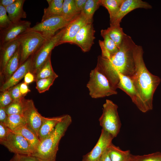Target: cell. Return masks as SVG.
I'll return each mask as SVG.
<instances>
[{
  "instance_id": "6da1fadb",
  "label": "cell",
  "mask_w": 161,
  "mask_h": 161,
  "mask_svg": "<svg viewBox=\"0 0 161 161\" xmlns=\"http://www.w3.org/2000/svg\"><path fill=\"white\" fill-rule=\"evenodd\" d=\"M136 44L131 38L125 34L118 51L109 58L98 57L96 68L107 78L115 88L119 81L120 73L131 77L135 70L133 52Z\"/></svg>"
},
{
  "instance_id": "7a4b0ae2",
  "label": "cell",
  "mask_w": 161,
  "mask_h": 161,
  "mask_svg": "<svg viewBox=\"0 0 161 161\" xmlns=\"http://www.w3.org/2000/svg\"><path fill=\"white\" fill-rule=\"evenodd\" d=\"M143 54L142 47L137 45L133 52L135 70L130 78L141 100L142 112L145 113L153 109L154 95L161 80L147 69L143 60Z\"/></svg>"
},
{
  "instance_id": "3957f363",
  "label": "cell",
  "mask_w": 161,
  "mask_h": 161,
  "mask_svg": "<svg viewBox=\"0 0 161 161\" xmlns=\"http://www.w3.org/2000/svg\"><path fill=\"white\" fill-rule=\"evenodd\" d=\"M72 122L71 117L66 114L63 119L56 126L52 132L41 141L32 155L40 161H56L60 140L64 135Z\"/></svg>"
},
{
  "instance_id": "277c9868",
  "label": "cell",
  "mask_w": 161,
  "mask_h": 161,
  "mask_svg": "<svg viewBox=\"0 0 161 161\" xmlns=\"http://www.w3.org/2000/svg\"><path fill=\"white\" fill-rule=\"evenodd\" d=\"M89 76L86 86L92 98H97L117 94V89L96 67L91 70Z\"/></svg>"
},
{
  "instance_id": "5b68a950",
  "label": "cell",
  "mask_w": 161,
  "mask_h": 161,
  "mask_svg": "<svg viewBox=\"0 0 161 161\" xmlns=\"http://www.w3.org/2000/svg\"><path fill=\"white\" fill-rule=\"evenodd\" d=\"M117 106L109 100H106L103 105L102 114L99 118L102 129L108 132L114 138L119 134L121 123L118 115Z\"/></svg>"
},
{
  "instance_id": "8992f818",
  "label": "cell",
  "mask_w": 161,
  "mask_h": 161,
  "mask_svg": "<svg viewBox=\"0 0 161 161\" xmlns=\"http://www.w3.org/2000/svg\"><path fill=\"white\" fill-rule=\"evenodd\" d=\"M64 28L52 37L47 39L31 57L30 72L35 76L39 70L51 57L52 50L59 43L63 35Z\"/></svg>"
},
{
  "instance_id": "52a82bcc",
  "label": "cell",
  "mask_w": 161,
  "mask_h": 161,
  "mask_svg": "<svg viewBox=\"0 0 161 161\" xmlns=\"http://www.w3.org/2000/svg\"><path fill=\"white\" fill-rule=\"evenodd\" d=\"M50 38L35 31H29L18 38L21 52L20 65L32 55Z\"/></svg>"
},
{
  "instance_id": "ba28073f",
  "label": "cell",
  "mask_w": 161,
  "mask_h": 161,
  "mask_svg": "<svg viewBox=\"0 0 161 161\" xmlns=\"http://www.w3.org/2000/svg\"><path fill=\"white\" fill-rule=\"evenodd\" d=\"M0 144L14 154L32 155L33 151L27 140L21 134L11 131Z\"/></svg>"
},
{
  "instance_id": "9c48e42d",
  "label": "cell",
  "mask_w": 161,
  "mask_h": 161,
  "mask_svg": "<svg viewBox=\"0 0 161 161\" xmlns=\"http://www.w3.org/2000/svg\"><path fill=\"white\" fill-rule=\"evenodd\" d=\"M69 22L62 16H53L41 21L28 30L37 31L51 38L58 30L66 27Z\"/></svg>"
},
{
  "instance_id": "30bf717a",
  "label": "cell",
  "mask_w": 161,
  "mask_h": 161,
  "mask_svg": "<svg viewBox=\"0 0 161 161\" xmlns=\"http://www.w3.org/2000/svg\"><path fill=\"white\" fill-rule=\"evenodd\" d=\"M23 106V115L27 126L38 137V132L42 123L43 116L38 112L32 100L21 99Z\"/></svg>"
},
{
  "instance_id": "8fae6325",
  "label": "cell",
  "mask_w": 161,
  "mask_h": 161,
  "mask_svg": "<svg viewBox=\"0 0 161 161\" xmlns=\"http://www.w3.org/2000/svg\"><path fill=\"white\" fill-rule=\"evenodd\" d=\"M31 24L29 21L21 20L12 23L6 28L0 30V46L18 38L30 29Z\"/></svg>"
},
{
  "instance_id": "7c38bea8",
  "label": "cell",
  "mask_w": 161,
  "mask_h": 161,
  "mask_svg": "<svg viewBox=\"0 0 161 161\" xmlns=\"http://www.w3.org/2000/svg\"><path fill=\"white\" fill-rule=\"evenodd\" d=\"M114 138L111 134L102 129L96 144L91 151L83 156L81 161H98L102 154L112 143Z\"/></svg>"
},
{
  "instance_id": "4fadbf2b",
  "label": "cell",
  "mask_w": 161,
  "mask_h": 161,
  "mask_svg": "<svg viewBox=\"0 0 161 161\" xmlns=\"http://www.w3.org/2000/svg\"><path fill=\"white\" fill-rule=\"evenodd\" d=\"M92 23L81 13L75 17L64 28L59 45L69 43L72 44L76 35L86 24Z\"/></svg>"
},
{
  "instance_id": "5bb4252c",
  "label": "cell",
  "mask_w": 161,
  "mask_h": 161,
  "mask_svg": "<svg viewBox=\"0 0 161 161\" xmlns=\"http://www.w3.org/2000/svg\"><path fill=\"white\" fill-rule=\"evenodd\" d=\"M95 32L92 23H88L80 30L72 44L78 46L84 52H88L94 43Z\"/></svg>"
},
{
  "instance_id": "9a60e30c",
  "label": "cell",
  "mask_w": 161,
  "mask_h": 161,
  "mask_svg": "<svg viewBox=\"0 0 161 161\" xmlns=\"http://www.w3.org/2000/svg\"><path fill=\"white\" fill-rule=\"evenodd\" d=\"M151 6L141 0H123L120 10L114 19L110 22V25H120L123 18L128 13L137 8L150 9Z\"/></svg>"
},
{
  "instance_id": "2e32d148",
  "label": "cell",
  "mask_w": 161,
  "mask_h": 161,
  "mask_svg": "<svg viewBox=\"0 0 161 161\" xmlns=\"http://www.w3.org/2000/svg\"><path fill=\"white\" fill-rule=\"evenodd\" d=\"M119 81L117 85L118 88L124 92L131 99L132 102L141 112L142 107L141 100L137 94L133 81L130 77L120 73L118 74Z\"/></svg>"
},
{
  "instance_id": "e0dca14e",
  "label": "cell",
  "mask_w": 161,
  "mask_h": 161,
  "mask_svg": "<svg viewBox=\"0 0 161 161\" xmlns=\"http://www.w3.org/2000/svg\"><path fill=\"white\" fill-rule=\"evenodd\" d=\"M31 66V57H29L8 79L5 80L0 87L1 92L8 90L18 84L24 78L26 74L30 71Z\"/></svg>"
},
{
  "instance_id": "ac0fdd59",
  "label": "cell",
  "mask_w": 161,
  "mask_h": 161,
  "mask_svg": "<svg viewBox=\"0 0 161 161\" xmlns=\"http://www.w3.org/2000/svg\"><path fill=\"white\" fill-rule=\"evenodd\" d=\"M19 47L18 38L0 46V65L1 72Z\"/></svg>"
},
{
  "instance_id": "d6986e66",
  "label": "cell",
  "mask_w": 161,
  "mask_h": 161,
  "mask_svg": "<svg viewBox=\"0 0 161 161\" xmlns=\"http://www.w3.org/2000/svg\"><path fill=\"white\" fill-rule=\"evenodd\" d=\"M65 116L66 115H64L52 117H43L38 132V138L41 141L52 132L56 126L63 119Z\"/></svg>"
},
{
  "instance_id": "ffe728a7",
  "label": "cell",
  "mask_w": 161,
  "mask_h": 161,
  "mask_svg": "<svg viewBox=\"0 0 161 161\" xmlns=\"http://www.w3.org/2000/svg\"><path fill=\"white\" fill-rule=\"evenodd\" d=\"M103 41L99 40V43L101 50L102 57L108 59L115 54L118 50L119 48L114 42L104 31L102 30L100 31Z\"/></svg>"
},
{
  "instance_id": "44dd1931",
  "label": "cell",
  "mask_w": 161,
  "mask_h": 161,
  "mask_svg": "<svg viewBox=\"0 0 161 161\" xmlns=\"http://www.w3.org/2000/svg\"><path fill=\"white\" fill-rule=\"evenodd\" d=\"M25 1V0H17L11 5L5 7L9 17L13 23L26 18L27 14L23 8Z\"/></svg>"
},
{
  "instance_id": "7402d4cb",
  "label": "cell",
  "mask_w": 161,
  "mask_h": 161,
  "mask_svg": "<svg viewBox=\"0 0 161 161\" xmlns=\"http://www.w3.org/2000/svg\"><path fill=\"white\" fill-rule=\"evenodd\" d=\"M48 6L44 9V14L41 21L48 18L57 16H62L64 0H47Z\"/></svg>"
},
{
  "instance_id": "603a6c76",
  "label": "cell",
  "mask_w": 161,
  "mask_h": 161,
  "mask_svg": "<svg viewBox=\"0 0 161 161\" xmlns=\"http://www.w3.org/2000/svg\"><path fill=\"white\" fill-rule=\"evenodd\" d=\"M21 54V49L19 47L1 72L6 80L10 78L20 66Z\"/></svg>"
},
{
  "instance_id": "cb8c5ba5",
  "label": "cell",
  "mask_w": 161,
  "mask_h": 161,
  "mask_svg": "<svg viewBox=\"0 0 161 161\" xmlns=\"http://www.w3.org/2000/svg\"><path fill=\"white\" fill-rule=\"evenodd\" d=\"M14 132L21 134L27 140L34 153L41 142L39 138L34 132L27 125L19 127Z\"/></svg>"
},
{
  "instance_id": "d4e9b609",
  "label": "cell",
  "mask_w": 161,
  "mask_h": 161,
  "mask_svg": "<svg viewBox=\"0 0 161 161\" xmlns=\"http://www.w3.org/2000/svg\"><path fill=\"white\" fill-rule=\"evenodd\" d=\"M107 149L112 161H130L131 155L130 150H123L112 143Z\"/></svg>"
},
{
  "instance_id": "484cf974",
  "label": "cell",
  "mask_w": 161,
  "mask_h": 161,
  "mask_svg": "<svg viewBox=\"0 0 161 161\" xmlns=\"http://www.w3.org/2000/svg\"><path fill=\"white\" fill-rule=\"evenodd\" d=\"M104 30L119 48L125 34L120 25H110Z\"/></svg>"
},
{
  "instance_id": "4316f807",
  "label": "cell",
  "mask_w": 161,
  "mask_h": 161,
  "mask_svg": "<svg viewBox=\"0 0 161 161\" xmlns=\"http://www.w3.org/2000/svg\"><path fill=\"white\" fill-rule=\"evenodd\" d=\"M4 123L13 132L19 127L27 125L23 115L18 114L7 115Z\"/></svg>"
},
{
  "instance_id": "83f0119b",
  "label": "cell",
  "mask_w": 161,
  "mask_h": 161,
  "mask_svg": "<svg viewBox=\"0 0 161 161\" xmlns=\"http://www.w3.org/2000/svg\"><path fill=\"white\" fill-rule=\"evenodd\" d=\"M80 14L77 10L75 0H64L62 16L66 20L70 22Z\"/></svg>"
},
{
  "instance_id": "f1b7e54d",
  "label": "cell",
  "mask_w": 161,
  "mask_h": 161,
  "mask_svg": "<svg viewBox=\"0 0 161 161\" xmlns=\"http://www.w3.org/2000/svg\"><path fill=\"white\" fill-rule=\"evenodd\" d=\"M123 0H101V5L105 7L109 15L110 22L118 13Z\"/></svg>"
},
{
  "instance_id": "f546056e",
  "label": "cell",
  "mask_w": 161,
  "mask_h": 161,
  "mask_svg": "<svg viewBox=\"0 0 161 161\" xmlns=\"http://www.w3.org/2000/svg\"><path fill=\"white\" fill-rule=\"evenodd\" d=\"M58 75L54 71L50 57L45 64L40 68L35 75V81L43 78Z\"/></svg>"
},
{
  "instance_id": "4dcf8cb0",
  "label": "cell",
  "mask_w": 161,
  "mask_h": 161,
  "mask_svg": "<svg viewBox=\"0 0 161 161\" xmlns=\"http://www.w3.org/2000/svg\"><path fill=\"white\" fill-rule=\"evenodd\" d=\"M100 5L101 0H87L84 7L80 13L92 21L93 15Z\"/></svg>"
},
{
  "instance_id": "1f68e13d",
  "label": "cell",
  "mask_w": 161,
  "mask_h": 161,
  "mask_svg": "<svg viewBox=\"0 0 161 161\" xmlns=\"http://www.w3.org/2000/svg\"><path fill=\"white\" fill-rule=\"evenodd\" d=\"M58 76L40 79L36 81V88L40 93L48 90Z\"/></svg>"
},
{
  "instance_id": "d6a6232c",
  "label": "cell",
  "mask_w": 161,
  "mask_h": 161,
  "mask_svg": "<svg viewBox=\"0 0 161 161\" xmlns=\"http://www.w3.org/2000/svg\"><path fill=\"white\" fill-rule=\"evenodd\" d=\"M130 161H161V152L157 151L141 155L131 154Z\"/></svg>"
},
{
  "instance_id": "836d02e7",
  "label": "cell",
  "mask_w": 161,
  "mask_h": 161,
  "mask_svg": "<svg viewBox=\"0 0 161 161\" xmlns=\"http://www.w3.org/2000/svg\"><path fill=\"white\" fill-rule=\"evenodd\" d=\"M21 99L13 100L10 104L4 108L7 115L15 114L23 115V106Z\"/></svg>"
},
{
  "instance_id": "e575fe53",
  "label": "cell",
  "mask_w": 161,
  "mask_h": 161,
  "mask_svg": "<svg viewBox=\"0 0 161 161\" xmlns=\"http://www.w3.org/2000/svg\"><path fill=\"white\" fill-rule=\"evenodd\" d=\"M7 13L6 8L0 5V30L8 27L13 23Z\"/></svg>"
},
{
  "instance_id": "d590c367",
  "label": "cell",
  "mask_w": 161,
  "mask_h": 161,
  "mask_svg": "<svg viewBox=\"0 0 161 161\" xmlns=\"http://www.w3.org/2000/svg\"><path fill=\"white\" fill-rule=\"evenodd\" d=\"M1 92L0 96V108H5L10 104L13 100L8 89Z\"/></svg>"
},
{
  "instance_id": "8d00e7d4",
  "label": "cell",
  "mask_w": 161,
  "mask_h": 161,
  "mask_svg": "<svg viewBox=\"0 0 161 161\" xmlns=\"http://www.w3.org/2000/svg\"><path fill=\"white\" fill-rule=\"evenodd\" d=\"M9 161H40L32 155L15 154Z\"/></svg>"
},
{
  "instance_id": "74e56055",
  "label": "cell",
  "mask_w": 161,
  "mask_h": 161,
  "mask_svg": "<svg viewBox=\"0 0 161 161\" xmlns=\"http://www.w3.org/2000/svg\"><path fill=\"white\" fill-rule=\"evenodd\" d=\"M20 83L8 89L13 100H20L23 97L20 92Z\"/></svg>"
},
{
  "instance_id": "f35d334b",
  "label": "cell",
  "mask_w": 161,
  "mask_h": 161,
  "mask_svg": "<svg viewBox=\"0 0 161 161\" xmlns=\"http://www.w3.org/2000/svg\"><path fill=\"white\" fill-rule=\"evenodd\" d=\"M11 131L4 123L0 122V142L6 139Z\"/></svg>"
},
{
  "instance_id": "ab89813d",
  "label": "cell",
  "mask_w": 161,
  "mask_h": 161,
  "mask_svg": "<svg viewBox=\"0 0 161 161\" xmlns=\"http://www.w3.org/2000/svg\"><path fill=\"white\" fill-rule=\"evenodd\" d=\"M87 0H75L76 7L80 13L83 10Z\"/></svg>"
},
{
  "instance_id": "60d3db41",
  "label": "cell",
  "mask_w": 161,
  "mask_h": 161,
  "mask_svg": "<svg viewBox=\"0 0 161 161\" xmlns=\"http://www.w3.org/2000/svg\"><path fill=\"white\" fill-rule=\"evenodd\" d=\"M35 81V76L30 71L28 72L24 78V82L27 84Z\"/></svg>"
},
{
  "instance_id": "b9f144b4",
  "label": "cell",
  "mask_w": 161,
  "mask_h": 161,
  "mask_svg": "<svg viewBox=\"0 0 161 161\" xmlns=\"http://www.w3.org/2000/svg\"><path fill=\"white\" fill-rule=\"evenodd\" d=\"M20 90L22 95L24 97L29 92H30L27 84L24 82L20 83Z\"/></svg>"
},
{
  "instance_id": "7bdbcfd3",
  "label": "cell",
  "mask_w": 161,
  "mask_h": 161,
  "mask_svg": "<svg viewBox=\"0 0 161 161\" xmlns=\"http://www.w3.org/2000/svg\"><path fill=\"white\" fill-rule=\"evenodd\" d=\"M7 115L4 108H0V122L4 123Z\"/></svg>"
},
{
  "instance_id": "ee69618b",
  "label": "cell",
  "mask_w": 161,
  "mask_h": 161,
  "mask_svg": "<svg viewBox=\"0 0 161 161\" xmlns=\"http://www.w3.org/2000/svg\"><path fill=\"white\" fill-rule=\"evenodd\" d=\"M107 149L102 154L98 161H112Z\"/></svg>"
},
{
  "instance_id": "f6af8a7d",
  "label": "cell",
  "mask_w": 161,
  "mask_h": 161,
  "mask_svg": "<svg viewBox=\"0 0 161 161\" xmlns=\"http://www.w3.org/2000/svg\"><path fill=\"white\" fill-rule=\"evenodd\" d=\"M17 0H0V5L2 6L5 8L10 6L14 2Z\"/></svg>"
}]
</instances>
